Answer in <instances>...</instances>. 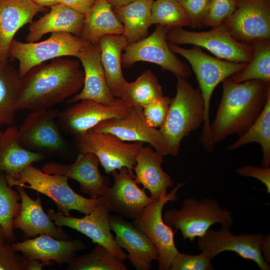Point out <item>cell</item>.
<instances>
[{
	"label": "cell",
	"instance_id": "3",
	"mask_svg": "<svg viewBox=\"0 0 270 270\" xmlns=\"http://www.w3.org/2000/svg\"><path fill=\"white\" fill-rule=\"evenodd\" d=\"M177 78L176 94L172 98L166 119L158 129L168 154L174 156L178 155L183 138L204 124L205 116L199 88L193 87L186 78Z\"/></svg>",
	"mask_w": 270,
	"mask_h": 270
},
{
	"label": "cell",
	"instance_id": "30",
	"mask_svg": "<svg viewBox=\"0 0 270 270\" xmlns=\"http://www.w3.org/2000/svg\"><path fill=\"white\" fill-rule=\"evenodd\" d=\"M154 0H135L124 6L112 8L124 26V36L128 44L148 36L151 8Z\"/></svg>",
	"mask_w": 270,
	"mask_h": 270
},
{
	"label": "cell",
	"instance_id": "4",
	"mask_svg": "<svg viewBox=\"0 0 270 270\" xmlns=\"http://www.w3.org/2000/svg\"><path fill=\"white\" fill-rule=\"evenodd\" d=\"M170 49L184 57L190 64L198 83L204 106V120L199 140L206 151L214 145L210 134V108L213 92L225 79L242 70L247 63L235 62L221 60L204 52L200 47L186 48L168 42Z\"/></svg>",
	"mask_w": 270,
	"mask_h": 270
},
{
	"label": "cell",
	"instance_id": "17",
	"mask_svg": "<svg viewBox=\"0 0 270 270\" xmlns=\"http://www.w3.org/2000/svg\"><path fill=\"white\" fill-rule=\"evenodd\" d=\"M114 184L98 198L110 212L122 217L134 219L152 200L144 188H140L128 170L122 168L110 172Z\"/></svg>",
	"mask_w": 270,
	"mask_h": 270
},
{
	"label": "cell",
	"instance_id": "27",
	"mask_svg": "<svg viewBox=\"0 0 270 270\" xmlns=\"http://www.w3.org/2000/svg\"><path fill=\"white\" fill-rule=\"evenodd\" d=\"M98 44L100 60L107 86L112 96L121 98L128 81L122 72V51L128 45L124 34H108L102 37Z\"/></svg>",
	"mask_w": 270,
	"mask_h": 270
},
{
	"label": "cell",
	"instance_id": "20",
	"mask_svg": "<svg viewBox=\"0 0 270 270\" xmlns=\"http://www.w3.org/2000/svg\"><path fill=\"white\" fill-rule=\"evenodd\" d=\"M109 221L118 246L128 252V259L131 264L136 270L150 269L152 261L158 260V254L150 238L119 214L109 215Z\"/></svg>",
	"mask_w": 270,
	"mask_h": 270
},
{
	"label": "cell",
	"instance_id": "25",
	"mask_svg": "<svg viewBox=\"0 0 270 270\" xmlns=\"http://www.w3.org/2000/svg\"><path fill=\"white\" fill-rule=\"evenodd\" d=\"M163 156L150 146H143L135 157L134 179L138 184H142L143 188L149 191L152 200L166 196L168 188L174 185L170 176L162 168Z\"/></svg>",
	"mask_w": 270,
	"mask_h": 270
},
{
	"label": "cell",
	"instance_id": "19",
	"mask_svg": "<svg viewBox=\"0 0 270 270\" xmlns=\"http://www.w3.org/2000/svg\"><path fill=\"white\" fill-rule=\"evenodd\" d=\"M92 130L111 134L124 142L148 143L163 156L168 155L164 138L158 129L146 123L141 106H132L126 116L106 120Z\"/></svg>",
	"mask_w": 270,
	"mask_h": 270
},
{
	"label": "cell",
	"instance_id": "46",
	"mask_svg": "<svg viewBox=\"0 0 270 270\" xmlns=\"http://www.w3.org/2000/svg\"><path fill=\"white\" fill-rule=\"evenodd\" d=\"M270 235L266 236L264 240L262 246V252L264 253V258L265 260L270 263Z\"/></svg>",
	"mask_w": 270,
	"mask_h": 270
},
{
	"label": "cell",
	"instance_id": "33",
	"mask_svg": "<svg viewBox=\"0 0 270 270\" xmlns=\"http://www.w3.org/2000/svg\"><path fill=\"white\" fill-rule=\"evenodd\" d=\"M250 43L253 50L250 61L242 70L229 78L236 83L250 80L270 82V40H256Z\"/></svg>",
	"mask_w": 270,
	"mask_h": 270
},
{
	"label": "cell",
	"instance_id": "14",
	"mask_svg": "<svg viewBox=\"0 0 270 270\" xmlns=\"http://www.w3.org/2000/svg\"><path fill=\"white\" fill-rule=\"evenodd\" d=\"M79 102L60 112L57 119L60 128L73 136L92 130L106 120L124 118L132 108L120 98H116L110 105L88 100Z\"/></svg>",
	"mask_w": 270,
	"mask_h": 270
},
{
	"label": "cell",
	"instance_id": "44",
	"mask_svg": "<svg viewBox=\"0 0 270 270\" xmlns=\"http://www.w3.org/2000/svg\"><path fill=\"white\" fill-rule=\"evenodd\" d=\"M96 1V0H60V4L84 14L92 8Z\"/></svg>",
	"mask_w": 270,
	"mask_h": 270
},
{
	"label": "cell",
	"instance_id": "10",
	"mask_svg": "<svg viewBox=\"0 0 270 270\" xmlns=\"http://www.w3.org/2000/svg\"><path fill=\"white\" fill-rule=\"evenodd\" d=\"M180 183L169 194L158 200H152L141 214L133 220V224L144 233L156 246L159 270H169L174 257L179 252L174 241V231L164 222L162 210L168 202L178 200L177 192L184 185Z\"/></svg>",
	"mask_w": 270,
	"mask_h": 270
},
{
	"label": "cell",
	"instance_id": "15",
	"mask_svg": "<svg viewBox=\"0 0 270 270\" xmlns=\"http://www.w3.org/2000/svg\"><path fill=\"white\" fill-rule=\"evenodd\" d=\"M233 13L223 22L236 40H270V0H234Z\"/></svg>",
	"mask_w": 270,
	"mask_h": 270
},
{
	"label": "cell",
	"instance_id": "45",
	"mask_svg": "<svg viewBox=\"0 0 270 270\" xmlns=\"http://www.w3.org/2000/svg\"><path fill=\"white\" fill-rule=\"evenodd\" d=\"M44 266L43 263L38 260L26 258L24 270H41Z\"/></svg>",
	"mask_w": 270,
	"mask_h": 270
},
{
	"label": "cell",
	"instance_id": "21",
	"mask_svg": "<svg viewBox=\"0 0 270 270\" xmlns=\"http://www.w3.org/2000/svg\"><path fill=\"white\" fill-rule=\"evenodd\" d=\"M77 58L81 62L84 72V81L82 90L68 100L76 103L83 100H92L110 105L114 98L106 84L100 60V48L98 43H89Z\"/></svg>",
	"mask_w": 270,
	"mask_h": 270
},
{
	"label": "cell",
	"instance_id": "16",
	"mask_svg": "<svg viewBox=\"0 0 270 270\" xmlns=\"http://www.w3.org/2000/svg\"><path fill=\"white\" fill-rule=\"evenodd\" d=\"M109 212L108 210L101 202L82 218L66 216L52 209H48L46 214L57 226H66L84 234L93 243L104 246L114 256L124 261L128 259V254L118 246L111 232Z\"/></svg>",
	"mask_w": 270,
	"mask_h": 270
},
{
	"label": "cell",
	"instance_id": "12",
	"mask_svg": "<svg viewBox=\"0 0 270 270\" xmlns=\"http://www.w3.org/2000/svg\"><path fill=\"white\" fill-rule=\"evenodd\" d=\"M59 113L58 109L52 108L31 111L18 128L20 145L44 154L65 153L67 146L56 124Z\"/></svg>",
	"mask_w": 270,
	"mask_h": 270
},
{
	"label": "cell",
	"instance_id": "43",
	"mask_svg": "<svg viewBox=\"0 0 270 270\" xmlns=\"http://www.w3.org/2000/svg\"><path fill=\"white\" fill-rule=\"evenodd\" d=\"M236 173L244 177H251L259 180L270 194V168L246 165L238 168Z\"/></svg>",
	"mask_w": 270,
	"mask_h": 270
},
{
	"label": "cell",
	"instance_id": "13",
	"mask_svg": "<svg viewBox=\"0 0 270 270\" xmlns=\"http://www.w3.org/2000/svg\"><path fill=\"white\" fill-rule=\"evenodd\" d=\"M230 226L222 225L217 230L209 229L198 238V248L204 250L213 258L218 254L231 251L241 258L256 262L261 270H270V266L264 259L262 246L266 235L262 233L232 234Z\"/></svg>",
	"mask_w": 270,
	"mask_h": 270
},
{
	"label": "cell",
	"instance_id": "1",
	"mask_svg": "<svg viewBox=\"0 0 270 270\" xmlns=\"http://www.w3.org/2000/svg\"><path fill=\"white\" fill-rule=\"evenodd\" d=\"M84 81L76 60L60 57L36 66L21 78L16 110L52 108L76 94Z\"/></svg>",
	"mask_w": 270,
	"mask_h": 270
},
{
	"label": "cell",
	"instance_id": "39",
	"mask_svg": "<svg viewBox=\"0 0 270 270\" xmlns=\"http://www.w3.org/2000/svg\"><path fill=\"white\" fill-rule=\"evenodd\" d=\"M211 257L204 250L197 255L178 252L172 260L170 270H212Z\"/></svg>",
	"mask_w": 270,
	"mask_h": 270
},
{
	"label": "cell",
	"instance_id": "49",
	"mask_svg": "<svg viewBox=\"0 0 270 270\" xmlns=\"http://www.w3.org/2000/svg\"><path fill=\"white\" fill-rule=\"evenodd\" d=\"M6 242L2 228L0 225V246Z\"/></svg>",
	"mask_w": 270,
	"mask_h": 270
},
{
	"label": "cell",
	"instance_id": "7",
	"mask_svg": "<svg viewBox=\"0 0 270 270\" xmlns=\"http://www.w3.org/2000/svg\"><path fill=\"white\" fill-rule=\"evenodd\" d=\"M68 32H53L47 39L36 42H22L14 39L9 48V58L19 62L18 72L23 77L31 68L60 57H76L89 44Z\"/></svg>",
	"mask_w": 270,
	"mask_h": 270
},
{
	"label": "cell",
	"instance_id": "2",
	"mask_svg": "<svg viewBox=\"0 0 270 270\" xmlns=\"http://www.w3.org/2000/svg\"><path fill=\"white\" fill-rule=\"evenodd\" d=\"M222 82V97L210 122L214 145L232 134H243L260 115L270 94V82L262 80L236 83L228 78Z\"/></svg>",
	"mask_w": 270,
	"mask_h": 270
},
{
	"label": "cell",
	"instance_id": "23",
	"mask_svg": "<svg viewBox=\"0 0 270 270\" xmlns=\"http://www.w3.org/2000/svg\"><path fill=\"white\" fill-rule=\"evenodd\" d=\"M20 196L21 208L13 220V229L23 231L24 238L38 235H48L54 238L65 240L69 236L60 227L56 226L42 207L39 194L36 200L32 199L24 187L16 186Z\"/></svg>",
	"mask_w": 270,
	"mask_h": 270
},
{
	"label": "cell",
	"instance_id": "24",
	"mask_svg": "<svg viewBox=\"0 0 270 270\" xmlns=\"http://www.w3.org/2000/svg\"><path fill=\"white\" fill-rule=\"evenodd\" d=\"M45 10L32 0H0V63H8L9 48L16 32Z\"/></svg>",
	"mask_w": 270,
	"mask_h": 270
},
{
	"label": "cell",
	"instance_id": "42",
	"mask_svg": "<svg viewBox=\"0 0 270 270\" xmlns=\"http://www.w3.org/2000/svg\"><path fill=\"white\" fill-rule=\"evenodd\" d=\"M10 244L0 246V270H24L26 258L16 253Z\"/></svg>",
	"mask_w": 270,
	"mask_h": 270
},
{
	"label": "cell",
	"instance_id": "40",
	"mask_svg": "<svg viewBox=\"0 0 270 270\" xmlns=\"http://www.w3.org/2000/svg\"><path fill=\"white\" fill-rule=\"evenodd\" d=\"M172 98L163 96L142 108V114L146 123L158 129L164 124L168 114Z\"/></svg>",
	"mask_w": 270,
	"mask_h": 270
},
{
	"label": "cell",
	"instance_id": "36",
	"mask_svg": "<svg viewBox=\"0 0 270 270\" xmlns=\"http://www.w3.org/2000/svg\"><path fill=\"white\" fill-rule=\"evenodd\" d=\"M67 270H127L123 261L104 246L96 244L89 254L74 256Z\"/></svg>",
	"mask_w": 270,
	"mask_h": 270
},
{
	"label": "cell",
	"instance_id": "6",
	"mask_svg": "<svg viewBox=\"0 0 270 270\" xmlns=\"http://www.w3.org/2000/svg\"><path fill=\"white\" fill-rule=\"evenodd\" d=\"M232 214L231 211L222 208L214 199L206 198L198 200L187 198L184 200L180 210H169L162 217L167 225L180 230L184 240L193 242L214 224L232 225Z\"/></svg>",
	"mask_w": 270,
	"mask_h": 270
},
{
	"label": "cell",
	"instance_id": "22",
	"mask_svg": "<svg viewBox=\"0 0 270 270\" xmlns=\"http://www.w3.org/2000/svg\"><path fill=\"white\" fill-rule=\"evenodd\" d=\"M10 245L16 252H20L25 258L38 260L45 266L52 264V261L58 265L68 264L76 252L85 248L80 240H62L48 235L25 238L23 242Z\"/></svg>",
	"mask_w": 270,
	"mask_h": 270
},
{
	"label": "cell",
	"instance_id": "47",
	"mask_svg": "<svg viewBox=\"0 0 270 270\" xmlns=\"http://www.w3.org/2000/svg\"><path fill=\"white\" fill-rule=\"evenodd\" d=\"M34 2L43 7H51L60 3V0H32Z\"/></svg>",
	"mask_w": 270,
	"mask_h": 270
},
{
	"label": "cell",
	"instance_id": "37",
	"mask_svg": "<svg viewBox=\"0 0 270 270\" xmlns=\"http://www.w3.org/2000/svg\"><path fill=\"white\" fill-rule=\"evenodd\" d=\"M151 24L168 30L190 26V20L178 0H154L151 8Z\"/></svg>",
	"mask_w": 270,
	"mask_h": 270
},
{
	"label": "cell",
	"instance_id": "9",
	"mask_svg": "<svg viewBox=\"0 0 270 270\" xmlns=\"http://www.w3.org/2000/svg\"><path fill=\"white\" fill-rule=\"evenodd\" d=\"M74 137L78 153L96 154L106 173L110 174L124 167L134 176L133 168L136 155L144 143L126 142L111 134L92 130Z\"/></svg>",
	"mask_w": 270,
	"mask_h": 270
},
{
	"label": "cell",
	"instance_id": "8",
	"mask_svg": "<svg viewBox=\"0 0 270 270\" xmlns=\"http://www.w3.org/2000/svg\"><path fill=\"white\" fill-rule=\"evenodd\" d=\"M166 40L176 45L190 44L203 48L220 59L235 62L248 63L253 52L250 43L234 39L224 24L204 32L188 31L182 28L170 29Z\"/></svg>",
	"mask_w": 270,
	"mask_h": 270
},
{
	"label": "cell",
	"instance_id": "11",
	"mask_svg": "<svg viewBox=\"0 0 270 270\" xmlns=\"http://www.w3.org/2000/svg\"><path fill=\"white\" fill-rule=\"evenodd\" d=\"M168 29L157 24L149 36L134 43L128 44L122 54V66H133L138 62H146L158 64L175 76L186 78L192 71L190 66L180 60L170 48L166 40Z\"/></svg>",
	"mask_w": 270,
	"mask_h": 270
},
{
	"label": "cell",
	"instance_id": "29",
	"mask_svg": "<svg viewBox=\"0 0 270 270\" xmlns=\"http://www.w3.org/2000/svg\"><path fill=\"white\" fill-rule=\"evenodd\" d=\"M123 32V25L108 0H96L84 14L80 38L90 43H98L103 36Z\"/></svg>",
	"mask_w": 270,
	"mask_h": 270
},
{
	"label": "cell",
	"instance_id": "32",
	"mask_svg": "<svg viewBox=\"0 0 270 270\" xmlns=\"http://www.w3.org/2000/svg\"><path fill=\"white\" fill-rule=\"evenodd\" d=\"M250 142L258 144L262 150L261 166H270V94L260 115L237 140L227 147L232 150Z\"/></svg>",
	"mask_w": 270,
	"mask_h": 270
},
{
	"label": "cell",
	"instance_id": "5",
	"mask_svg": "<svg viewBox=\"0 0 270 270\" xmlns=\"http://www.w3.org/2000/svg\"><path fill=\"white\" fill-rule=\"evenodd\" d=\"M6 176L11 187L22 186L47 196L55 203L58 212L66 216H70L71 210L89 214L101 203L99 198H86L75 192L68 184V178L47 174L32 164L14 175Z\"/></svg>",
	"mask_w": 270,
	"mask_h": 270
},
{
	"label": "cell",
	"instance_id": "38",
	"mask_svg": "<svg viewBox=\"0 0 270 270\" xmlns=\"http://www.w3.org/2000/svg\"><path fill=\"white\" fill-rule=\"evenodd\" d=\"M234 0H210L203 26L214 28L223 24L234 12Z\"/></svg>",
	"mask_w": 270,
	"mask_h": 270
},
{
	"label": "cell",
	"instance_id": "26",
	"mask_svg": "<svg viewBox=\"0 0 270 270\" xmlns=\"http://www.w3.org/2000/svg\"><path fill=\"white\" fill-rule=\"evenodd\" d=\"M50 8L48 12L30 24L26 38V42H38L44 34L50 32H68L80 37L84 14L62 4Z\"/></svg>",
	"mask_w": 270,
	"mask_h": 270
},
{
	"label": "cell",
	"instance_id": "34",
	"mask_svg": "<svg viewBox=\"0 0 270 270\" xmlns=\"http://www.w3.org/2000/svg\"><path fill=\"white\" fill-rule=\"evenodd\" d=\"M164 96L156 76L146 70L133 82H128L122 99L132 106L142 108Z\"/></svg>",
	"mask_w": 270,
	"mask_h": 270
},
{
	"label": "cell",
	"instance_id": "28",
	"mask_svg": "<svg viewBox=\"0 0 270 270\" xmlns=\"http://www.w3.org/2000/svg\"><path fill=\"white\" fill-rule=\"evenodd\" d=\"M18 128L10 126L0 136V170L11 176L28 166L46 158L41 153L29 150L20 144Z\"/></svg>",
	"mask_w": 270,
	"mask_h": 270
},
{
	"label": "cell",
	"instance_id": "35",
	"mask_svg": "<svg viewBox=\"0 0 270 270\" xmlns=\"http://www.w3.org/2000/svg\"><path fill=\"white\" fill-rule=\"evenodd\" d=\"M12 188L8 182L5 173L0 170V225L6 242L8 244L16 240L12 222L21 208V202H19L20 195Z\"/></svg>",
	"mask_w": 270,
	"mask_h": 270
},
{
	"label": "cell",
	"instance_id": "41",
	"mask_svg": "<svg viewBox=\"0 0 270 270\" xmlns=\"http://www.w3.org/2000/svg\"><path fill=\"white\" fill-rule=\"evenodd\" d=\"M187 14L192 28H202L210 0H178Z\"/></svg>",
	"mask_w": 270,
	"mask_h": 270
},
{
	"label": "cell",
	"instance_id": "48",
	"mask_svg": "<svg viewBox=\"0 0 270 270\" xmlns=\"http://www.w3.org/2000/svg\"><path fill=\"white\" fill-rule=\"evenodd\" d=\"M134 0H108L112 8L126 6Z\"/></svg>",
	"mask_w": 270,
	"mask_h": 270
},
{
	"label": "cell",
	"instance_id": "50",
	"mask_svg": "<svg viewBox=\"0 0 270 270\" xmlns=\"http://www.w3.org/2000/svg\"><path fill=\"white\" fill-rule=\"evenodd\" d=\"M2 132L0 130V136L2 134Z\"/></svg>",
	"mask_w": 270,
	"mask_h": 270
},
{
	"label": "cell",
	"instance_id": "31",
	"mask_svg": "<svg viewBox=\"0 0 270 270\" xmlns=\"http://www.w3.org/2000/svg\"><path fill=\"white\" fill-rule=\"evenodd\" d=\"M21 78L12 65L0 63V126L14 122Z\"/></svg>",
	"mask_w": 270,
	"mask_h": 270
},
{
	"label": "cell",
	"instance_id": "18",
	"mask_svg": "<svg viewBox=\"0 0 270 270\" xmlns=\"http://www.w3.org/2000/svg\"><path fill=\"white\" fill-rule=\"evenodd\" d=\"M100 164L98 158L94 154L79 153L76 160L70 164L49 162L42 166V170L77 181L82 192L96 199L102 197L110 186L109 178L100 172Z\"/></svg>",
	"mask_w": 270,
	"mask_h": 270
}]
</instances>
